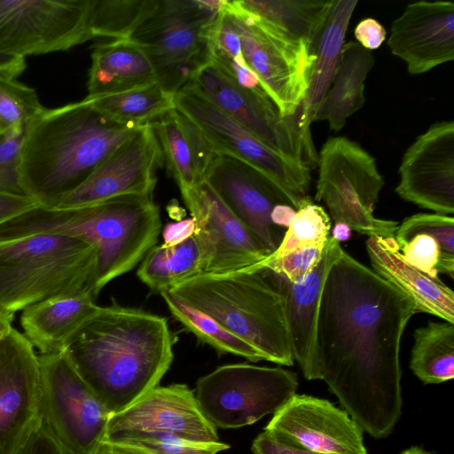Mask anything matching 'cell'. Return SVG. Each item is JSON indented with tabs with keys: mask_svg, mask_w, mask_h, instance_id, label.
<instances>
[{
	"mask_svg": "<svg viewBox=\"0 0 454 454\" xmlns=\"http://www.w3.org/2000/svg\"><path fill=\"white\" fill-rule=\"evenodd\" d=\"M410 296L343 249L323 286L316 325L314 380L375 438L402 411L400 346L414 314Z\"/></svg>",
	"mask_w": 454,
	"mask_h": 454,
	"instance_id": "1",
	"label": "cell"
},
{
	"mask_svg": "<svg viewBox=\"0 0 454 454\" xmlns=\"http://www.w3.org/2000/svg\"><path fill=\"white\" fill-rule=\"evenodd\" d=\"M157 82L147 55L131 39L111 40L93 46L87 98L122 93Z\"/></svg>",
	"mask_w": 454,
	"mask_h": 454,
	"instance_id": "26",
	"label": "cell"
},
{
	"mask_svg": "<svg viewBox=\"0 0 454 454\" xmlns=\"http://www.w3.org/2000/svg\"><path fill=\"white\" fill-rule=\"evenodd\" d=\"M181 194L195 223L203 272L242 270L269 255L205 181Z\"/></svg>",
	"mask_w": 454,
	"mask_h": 454,
	"instance_id": "16",
	"label": "cell"
},
{
	"mask_svg": "<svg viewBox=\"0 0 454 454\" xmlns=\"http://www.w3.org/2000/svg\"><path fill=\"white\" fill-rule=\"evenodd\" d=\"M351 234V229L344 223H334L333 230V236L335 239L344 241L349 239Z\"/></svg>",
	"mask_w": 454,
	"mask_h": 454,
	"instance_id": "52",
	"label": "cell"
},
{
	"mask_svg": "<svg viewBox=\"0 0 454 454\" xmlns=\"http://www.w3.org/2000/svg\"><path fill=\"white\" fill-rule=\"evenodd\" d=\"M14 314L9 313L0 307V340L9 333L12 328V322Z\"/></svg>",
	"mask_w": 454,
	"mask_h": 454,
	"instance_id": "51",
	"label": "cell"
},
{
	"mask_svg": "<svg viewBox=\"0 0 454 454\" xmlns=\"http://www.w3.org/2000/svg\"><path fill=\"white\" fill-rule=\"evenodd\" d=\"M89 98L110 118L138 126L151 123L175 108V95L158 82L122 93Z\"/></svg>",
	"mask_w": 454,
	"mask_h": 454,
	"instance_id": "33",
	"label": "cell"
},
{
	"mask_svg": "<svg viewBox=\"0 0 454 454\" xmlns=\"http://www.w3.org/2000/svg\"><path fill=\"white\" fill-rule=\"evenodd\" d=\"M203 272L194 236L174 246L153 247L143 258L137 277L151 290L160 293Z\"/></svg>",
	"mask_w": 454,
	"mask_h": 454,
	"instance_id": "31",
	"label": "cell"
},
{
	"mask_svg": "<svg viewBox=\"0 0 454 454\" xmlns=\"http://www.w3.org/2000/svg\"><path fill=\"white\" fill-rule=\"evenodd\" d=\"M139 127L110 118L87 97L47 109L23 139L20 173L26 195L54 207Z\"/></svg>",
	"mask_w": 454,
	"mask_h": 454,
	"instance_id": "3",
	"label": "cell"
},
{
	"mask_svg": "<svg viewBox=\"0 0 454 454\" xmlns=\"http://www.w3.org/2000/svg\"><path fill=\"white\" fill-rule=\"evenodd\" d=\"M46 110L35 90L0 74V131L27 129Z\"/></svg>",
	"mask_w": 454,
	"mask_h": 454,
	"instance_id": "38",
	"label": "cell"
},
{
	"mask_svg": "<svg viewBox=\"0 0 454 454\" xmlns=\"http://www.w3.org/2000/svg\"><path fill=\"white\" fill-rule=\"evenodd\" d=\"M354 35L358 43L371 51L378 49L386 39L385 27L376 20L366 18L356 27Z\"/></svg>",
	"mask_w": 454,
	"mask_h": 454,
	"instance_id": "45",
	"label": "cell"
},
{
	"mask_svg": "<svg viewBox=\"0 0 454 454\" xmlns=\"http://www.w3.org/2000/svg\"><path fill=\"white\" fill-rule=\"evenodd\" d=\"M90 454H149L132 446L103 441Z\"/></svg>",
	"mask_w": 454,
	"mask_h": 454,
	"instance_id": "49",
	"label": "cell"
},
{
	"mask_svg": "<svg viewBox=\"0 0 454 454\" xmlns=\"http://www.w3.org/2000/svg\"><path fill=\"white\" fill-rule=\"evenodd\" d=\"M133 434H168L200 443L220 442L216 428L184 384L156 386L128 408L112 414L104 441L114 442Z\"/></svg>",
	"mask_w": 454,
	"mask_h": 454,
	"instance_id": "15",
	"label": "cell"
},
{
	"mask_svg": "<svg viewBox=\"0 0 454 454\" xmlns=\"http://www.w3.org/2000/svg\"><path fill=\"white\" fill-rule=\"evenodd\" d=\"M253 454H322L265 430L252 443Z\"/></svg>",
	"mask_w": 454,
	"mask_h": 454,
	"instance_id": "44",
	"label": "cell"
},
{
	"mask_svg": "<svg viewBox=\"0 0 454 454\" xmlns=\"http://www.w3.org/2000/svg\"><path fill=\"white\" fill-rule=\"evenodd\" d=\"M160 229L152 194H129L74 208L35 207L0 224V241L51 233L90 242L97 249V296L156 246Z\"/></svg>",
	"mask_w": 454,
	"mask_h": 454,
	"instance_id": "4",
	"label": "cell"
},
{
	"mask_svg": "<svg viewBox=\"0 0 454 454\" xmlns=\"http://www.w3.org/2000/svg\"><path fill=\"white\" fill-rule=\"evenodd\" d=\"M257 350L294 364L284 296L266 269L198 274L168 290Z\"/></svg>",
	"mask_w": 454,
	"mask_h": 454,
	"instance_id": "5",
	"label": "cell"
},
{
	"mask_svg": "<svg viewBox=\"0 0 454 454\" xmlns=\"http://www.w3.org/2000/svg\"><path fill=\"white\" fill-rule=\"evenodd\" d=\"M296 210L287 204H278L274 207L270 218L274 225L281 227H288Z\"/></svg>",
	"mask_w": 454,
	"mask_h": 454,
	"instance_id": "50",
	"label": "cell"
},
{
	"mask_svg": "<svg viewBox=\"0 0 454 454\" xmlns=\"http://www.w3.org/2000/svg\"><path fill=\"white\" fill-rule=\"evenodd\" d=\"M38 206L39 203L28 196L0 194V224Z\"/></svg>",
	"mask_w": 454,
	"mask_h": 454,
	"instance_id": "46",
	"label": "cell"
},
{
	"mask_svg": "<svg viewBox=\"0 0 454 454\" xmlns=\"http://www.w3.org/2000/svg\"><path fill=\"white\" fill-rule=\"evenodd\" d=\"M396 193L440 215L454 213V121L431 125L408 147Z\"/></svg>",
	"mask_w": 454,
	"mask_h": 454,
	"instance_id": "19",
	"label": "cell"
},
{
	"mask_svg": "<svg viewBox=\"0 0 454 454\" xmlns=\"http://www.w3.org/2000/svg\"><path fill=\"white\" fill-rule=\"evenodd\" d=\"M114 443L138 448L149 454H216L230 448L222 442L200 443L168 434H133Z\"/></svg>",
	"mask_w": 454,
	"mask_h": 454,
	"instance_id": "39",
	"label": "cell"
},
{
	"mask_svg": "<svg viewBox=\"0 0 454 454\" xmlns=\"http://www.w3.org/2000/svg\"><path fill=\"white\" fill-rule=\"evenodd\" d=\"M326 243L300 248L279 258L265 257L261 262L245 269L254 270L267 269L285 277L289 282L294 283L317 266L324 255Z\"/></svg>",
	"mask_w": 454,
	"mask_h": 454,
	"instance_id": "41",
	"label": "cell"
},
{
	"mask_svg": "<svg viewBox=\"0 0 454 454\" xmlns=\"http://www.w3.org/2000/svg\"><path fill=\"white\" fill-rule=\"evenodd\" d=\"M188 85L273 152L310 168L317 164L313 142L300 129L301 110L294 116L282 117L266 93L241 87L211 60L194 74Z\"/></svg>",
	"mask_w": 454,
	"mask_h": 454,
	"instance_id": "12",
	"label": "cell"
},
{
	"mask_svg": "<svg viewBox=\"0 0 454 454\" xmlns=\"http://www.w3.org/2000/svg\"><path fill=\"white\" fill-rule=\"evenodd\" d=\"M159 0H90L92 38L129 39L154 12Z\"/></svg>",
	"mask_w": 454,
	"mask_h": 454,
	"instance_id": "35",
	"label": "cell"
},
{
	"mask_svg": "<svg viewBox=\"0 0 454 454\" xmlns=\"http://www.w3.org/2000/svg\"><path fill=\"white\" fill-rule=\"evenodd\" d=\"M163 161L152 124H144L54 207L74 208L122 195L153 194L155 172Z\"/></svg>",
	"mask_w": 454,
	"mask_h": 454,
	"instance_id": "17",
	"label": "cell"
},
{
	"mask_svg": "<svg viewBox=\"0 0 454 454\" xmlns=\"http://www.w3.org/2000/svg\"><path fill=\"white\" fill-rule=\"evenodd\" d=\"M322 454H367L363 430L327 400L294 394L264 427Z\"/></svg>",
	"mask_w": 454,
	"mask_h": 454,
	"instance_id": "21",
	"label": "cell"
},
{
	"mask_svg": "<svg viewBox=\"0 0 454 454\" xmlns=\"http://www.w3.org/2000/svg\"><path fill=\"white\" fill-rule=\"evenodd\" d=\"M401 454H430V453L424 450L423 449L419 448V447H411V448L405 450Z\"/></svg>",
	"mask_w": 454,
	"mask_h": 454,
	"instance_id": "53",
	"label": "cell"
},
{
	"mask_svg": "<svg viewBox=\"0 0 454 454\" xmlns=\"http://www.w3.org/2000/svg\"><path fill=\"white\" fill-rule=\"evenodd\" d=\"M333 0H238L246 11L303 40L315 49Z\"/></svg>",
	"mask_w": 454,
	"mask_h": 454,
	"instance_id": "30",
	"label": "cell"
},
{
	"mask_svg": "<svg viewBox=\"0 0 454 454\" xmlns=\"http://www.w3.org/2000/svg\"><path fill=\"white\" fill-rule=\"evenodd\" d=\"M410 367L425 384L454 377V324L429 322L414 331Z\"/></svg>",
	"mask_w": 454,
	"mask_h": 454,
	"instance_id": "32",
	"label": "cell"
},
{
	"mask_svg": "<svg viewBox=\"0 0 454 454\" xmlns=\"http://www.w3.org/2000/svg\"><path fill=\"white\" fill-rule=\"evenodd\" d=\"M163 160L181 192L204 181L214 153L196 125L173 108L151 122Z\"/></svg>",
	"mask_w": 454,
	"mask_h": 454,
	"instance_id": "27",
	"label": "cell"
},
{
	"mask_svg": "<svg viewBox=\"0 0 454 454\" xmlns=\"http://www.w3.org/2000/svg\"><path fill=\"white\" fill-rule=\"evenodd\" d=\"M373 62L371 51L358 43H345L332 87L322 100L314 121L326 120L330 129L340 130L364 104V82Z\"/></svg>",
	"mask_w": 454,
	"mask_h": 454,
	"instance_id": "29",
	"label": "cell"
},
{
	"mask_svg": "<svg viewBox=\"0 0 454 454\" xmlns=\"http://www.w3.org/2000/svg\"><path fill=\"white\" fill-rule=\"evenodd\" d=\"M317 165L315 200L326 205L334 223L369 237H395L398 223L373 215L385 182L368 152L345 137H330Z\"/></svg>",
	"mask_w": 454,
	"mask_h": 454,
	"instance_id": "9",
	"label": "cell"
},
{
	"mask_svg": "<svg viewBox=\"0 0 454 454\" xmlns=\"http://www.w3.org/2000/svg\"><path fill=\"white\" fill-rule=\"evenodd\" d=\"M387 45L411 74H420L454 59V4L419 1L406 6L390 29Z\"/></svg>",
	"mask_w": 454,
	"mask_h": 454,
	"instance_id": "22",
	"label": "cell"
},
{
	"mask_svg": "<svg viewBox=\"0 0 454 454\" xmlns=\"http://www.w3.org/2000/svg\"><path fill=\"white\" fill-rule=\"evenodd\" d=\"M25 67L24 58L0 52V74L16 78L24 71Z\"/></svg>",
	"mask_w": 454,
	"mask_h": 454,
	"instance_id": "48",
	"label": "cell"
},
{
	"mask_svg": "<svg viewBox=\"0 0 454 454\" xmlns=\"http://www.w3.org/2000/svg\"><path fill=\"white\" fill-rule=\"evenodd\" d=\"M40 387L35 348L12 327L0 340V454H13L40 420Z\"/></svg>",
	"mask_w": 454,
	"mask_h": 454,
	"instance_id": "18",
	"label": "cell"
},
{
	"mask_svg": "<svg viewBox=\"0 0 454 454\" xmlns=\"http://www.w3.org/2000/svg\"><path fill=\"white\" fill-rule=\"evenodd\" d=\"M224 0H159L129 37L147 55L158 82L176 95L210 60L209 35Z\"/></svg>",
	"mask_w": 454,
	"mask_h": 454,
	"instance_id": "7",
	"label": "cell"
},
{
	"mask_svg": "<svg viewBox=\"0 0 454 454\" xmlns=\"http://www.w3.org/2000/svg\"><path fill=\"white\" fill-rule=\"evenodd\" d=\"M160 294L173 317L202 342L221 353L239 356L252 362L263 360L257 350L230 333L212 317L188 305L168 290Z\"/></svg>",
	"mask_w": 454,
	"mask_h": 454,
	"instance_id": "34",
	"label": "cell"
},
{
	"mask_svg": "<svg viewBox=\"0 0 454 454\" xmlns=\"http://www.w3.org/2000/svg\"><path fill=\"white\" fill-rule=\"evenodd\" d=\"M331 218L310 200L296 210L277 249L267 257L285 256L306 247L324 245L329 239Z\"/></svg>",
	"mask_w": 454,
	"mask_h": 454,
	"instance_id": "36",
	"label": "cell"
},
{
	"mask_svg": "<svg viewBox=\"0 0 454 454\" xmlns=\"http://www.w3.org/2000/svg\"><path fill=\"white\" fill-rule=\"evenodd\" d=\"M356 0H333L332 6L321 33L310 82L301 106L300 129L303 137L312 141L310 124L331 87L335 75L346 31Z\"/></svg>",
	"mask_w": 454,
	"mask_h": 454,
	"instance_id": "28",
	"label": "cell"
},
{
	"mask_svg": "<svg viewBox=\"0 0 454 454\" xmlns=\"http://www.w3.org/2000/svg\"><path fill=\"white\" fill-rule=\"evenodd\" d=\"M97 249L66 235L41 233L0 241V307L15 314L47 298L90 292Z\"/></svg>",
	"mask_w": 454,
	"mask_h": 454,
	"instance_id": "6",
	"label": "cell"
},
{
	"mask_svg": "<svg viewBox=\"0 0 454 454\" xmlns=\"http://www.w3.org/2000/svg\"><path fill=\"white\" fill-rule=\"evenodd\" d=\"M38 360L42 419L74 453L90 454L104 441L111 412L64 350Z\"/></svg>",
	"mask_w": 454,
	"mask_h": 454,
	"instance_id": "13",
	"label": "cell"
},
{
	"mask_svg": "<svg viewBox=\"0 0 454 454\" xmlns=\"http://www.w3.org/2000/svg\"><path fill=\"white\" fill-rule=\"evenodd\" d=\"M366 250L372 270L414 301L417 313L432 314L454 324V293L438 277L432 278L408 263L395 237L371 236Z\"/></svg>",
	"mask_w": 454,
	"mask_h": 454,
	"instance_id": "24",
	"label": "cell"
},
{
	"mask_svg": "<svg viewBox=\"0 0 454 454\" xmlns=\"http://www.w3.org/2000/svg\"><path fill=\"white\" fill-rule=\"evenodd\" d=\"M90 292L55 295L22 310L24 335L40 354L61 352L80 326L98 309Z\"/></svg>",
	"mask_w": 454,
	"mask_h": 454,
	"instance_id": "25",
	"label": "cell"
},
{
	"mask_svg": "<svg viewBox=\"0 0 454 454\" xmlns=\"http://www.w3.org/2000/svg\"><path fill=\"white\" fill-rule=\"evenodd\" d=\"M175 107L196 125L214 153L260 172L295 210L310 200L308 165L270 150L188 84L175 95Z\"/></svg>",
	"mask_w": 454,
	"mask_h": 454,
	"instance_id": "10",
	"label": "cell"
},
{
	"mask_svg": "<svg viewBox=\"0 0 454 454\" xmlns=\"http://www.w3.org/2000/svg\"><path fill=\"white\" fill-rule=\"evenodd\" d=\"M248 67L282 117L295 115L309 89L317 49L243 9L224 2Z\"/></svg>",
	"mask_w": 454,
	"mask_h": 454,
	"instance_id": "8",
	"label": "cell"
},
{
	"mask_svg": "<svg viewBox=\"0 0 454 454\" xmlns=\"http://www.w3.org/2000/svg\"><path fill=\"white\" fill-rule=\"evenodd\" d=\"M428 234L438 241L440 260L438 273L454 277V218L440 214L419 213L405 218L398 225L395 239L398 246L409 241L418 234Z\"/></svg>",
	"mask_w": 454,
	"mask_h": 454,
	"instance_id": "37",
	"label": "cell"
},
{
	"mask_svg": "<svg viewBox=\"0 0 454 454\" xmlns=\"http://www.w3.org/2000/svg\"><path fill=\"white\" fill-rule=\"evenodd\" d=\"M26 128L0 131V194L27 196L20 181V162Z\"/></svg>",
	"mask_w": 454,
	"mask_h": 454,
	"instance_id": "40",
	"label": "cell"
},
{
	"mask_svg": "<svg viewBox=\"0 0 454 454\" xmlns=\"http://www.w3.org/2000/svg\"><path fill=\"white\" fill-rule=\"evenodd\" d=\"M204 181L267 254H272L285 232L273 224L270 215L276 205H288L278 190L249 165L216 153L205 172Z\"/></svg>",
	"mask_w": 454,
	"mask_h": 454,
	"instance_id": "20",
	"label": "cell"
},
{
	"mask_svg": "<svg viewBox=\"0 0 454 454\" xmlns=\"http://www.w3.org/2000/svg\"><path fill=\"white\" fill-rule=\"evenodd\" d=\"M405 261L432 278L438 277L440 247L433 236L421 233L399 247Z\"/></svg>",
	"mask_w": 454,
	"mask_h": 454,
	"instance_id": "42",
	"label": "cell"
},
{
	"mask_svg": "<svg viewBox=\"0 0 454 454\" xmlns=\"http://www.w3.org/2000/svg\"><path fill=\"white\" fill-rule=\"evenodd\" d=\"M13 454H76L53 434L42 419L27 434Z\"/></svg>",
	"mask_w": 454,
	"mask_h": 454,
	"instance_id": "43",
	"label": "cell"
},
{
	"mask_svg": "<svg viewBox=\"0 0 454 454\" xmlns=\"http://www.w3.org/2000/svg\"><path fill=\"white\" fill-rule=\"evenodd\" d=\"M90 0H0V52L24 58L93 39Z\"/></svg>",
	"mask_w": 454,
	"mask_h": 454,
	"instance_id": "14",
	"label": "cell"
},
{
	"mask_svg": "<svg viewBox=\"0 0 454 454\" xmlns=\"http://www.w3.org/2000/svg\"><path fill=\"white\" fill-rule=\"evenodd\" d=\"M195 230V223L192 217L178 222L168 223L162 230V246H176L194 236Z\"/></svg>",
	"mask_w": 454,
	"mask_h": 454,
	"instance_id": "47",
	"label": "cell"
},
{
	"mask_svg": "<svg viewBox=\"0 0 454 454\" xmlns=\"http://www.w3.org/2000/svg\"><path fill=\"white\" fill-rule=\"evenodd\" d=\"M341 250L340 242L329 237L319 262L294 283L266 269L284 296L294 358L309 380H314L315 375L316 325L321 293L327 272Z\"/></svg>",
	"mask_w": 454,
	"mask_h": 454,
	"instance_id": "23",
	"label": "cell"
},
{
	"mask_svg": "<svg viewBox=\"0 0 454 454\" xmlns=\"http://www.w3.org/2000/svg\"><path fill=\"white\" fill-rule=\"evenodd\" d=\"M297 387L296 374L288 370L232 364L200 378L195 397L215 428H239L277 412Z\"/></svg>",
	"mask_w": 454,
	"mask_h": 454,
	"instance_id": "11",
	"label": "cell"
},
{
	"mask_svg": "<svg viewBox=\"0 0 454 454\" xmlns=\"http://www.w3.org/2000/svg\"><path fill=\"white\" fill-rule=\"evenodd\" d=\"M174 344L165 317L113 303L99 306L64 351L114 414L158 385L173 361Z\"/></svg>",
	"mask_w": 454,
	"mask_h": 454,
	"instance_id": "2",
	"label": "cell"
}]
</instances>
